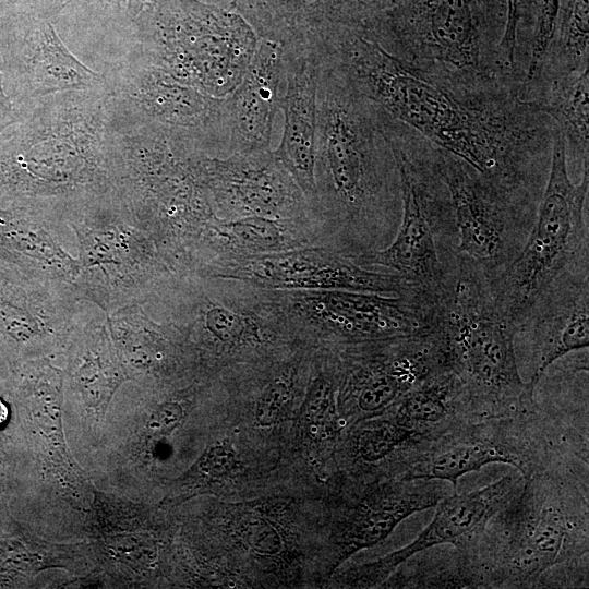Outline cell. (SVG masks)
I'll use <instances>...</instances> for the list:
<instances>
[{
    "label": "cell",
    "instance_id": "obj_1",
    "mask_svg": "<svg viewBox=\"0 0 589 589\" xmlns=\"http://www.w3.org/2000/svg\"><path fill=\"white\" fill-rule=\"evenodd\" d=\"M330 51L354 88L390 117L483 175L541 195L555 124L522 98V85L425 74L388 53L363 28L342 34Z\"/></svg>",
    "mask_w": 589,
    "mask_h": 589
},
{
    "label": "cell",
    "instance_id": "obj_2",
    "mask_svg": "<svg viewBox=\"0 0 589 589\" xmlns=\"http://www.w3.org/2000/svg\"><path fill=\"white\" fill-rule=\"evenodd\" d=\"M314 180L309 214L321 245L353 259L393 240L401 188L380 107L328 57L318 76Z\"/></svg>",
    "mask_w": 589,
    "mask_h": 589
},
{
    "label": "cell",
    "instance_id": "obj_3",
    "mask_svg": "<svg viewBox=\"0 0 589 589\" xmlns=\"http://www.w3.org/2000/svg\"><path fill=\"white\" fill-rule=\"evenodd\" d=\"M588 457L567 455L525 478L468 551L478 588L588 586Z\"/></svg>",
    "mask_w": 589,
    "mask_h": 589
},
{
    "label": "cell",
    "instance_id": "obj_4",
    "mask_svg": "<svg viewBox=\"0 0 589 589\" xmlns=\"http://www.w3.org/2000/svg\"><path fill=\"white\" fill-rule=\"evenodd\" d=\"M109 89L21 103L0 133V184L50 213H76L117 195Z\"/></svg>",
    "mask_w": 589,
    "mask_h": 589
},
{
    "label": "cell",
    "instance_id": "obj_5",
    "mask_svg": "<svg viewBox=\"0 0 589 589\" xmlns=\"http://www.w3.org/2000/svg\"><path fill=\"white\" fill-rule=\"evenodd\" d=\"M436 330L447 364L462 385L468 421L540 407L536 389L520 376L517 328L498 306L489 276L458 253L443 288Z\"/></svg>",
    "mask_w": 589,
    "mask_h": 589
},
{
    "label": "cell",
    "instance_id": "obj_6",
    "mask_svg": "<svg viewBox=\"0 0 589 589\" xmlns=\"http://www.w3.org/2000/svg\"><path fill=\"white\" fill-rule=\"evenodd\" d=\"M506 0H396L364 32L406 65L467 84H524L501 51Z\"/></svg>",
    "mask_w": 589,
    "mask_h": 589
},
{
    "label": "cell",
    "instance_id": "obj_7",
    "mask_svg": "<svg viewBox=\"0 0 589 589\" xmlns=\"http://www.w3.org/2000/svg\"><path fill=\"white\" fill-rule=\"evenodd\" d=\"M127 28L144 60L217 98L240 83L259 43L238 12L201 0H154Z\"/></svg>",
    "mask_w": 589,
    "mask_h": 589
},
{
    "label": "cell",
    "instance_id": "obj_8",
    "mask_svg": "<svg viewBox=\"0 0 589 589\" xmlns=\"http://www.w3.org/2000/svg\"><path fill=\"white\" fill-rule=\"evenodd\" d=\"M380 119L399 172L401 217L385 248L353 259L441 293L457 256V233L449 193L434 161V144L382 108Z\"/></svg>",
    "mask_w": 589,
    "mask_h": 589
},
{
    "label": "cell",
    "instance_id": "obj_9",
    "mask_svg": "<svg viewBox=\"0 0 589 589\" xmlns=\"http://www.w3.org/2000/svg\"><path fill=\"white\" fill-rule=\"evenodd\" d=\"M588 457V434L566 425L541 406L516 416L459 421L409 445L398 456V480H458L490 464L514 467L524 478L554 460Z\"/></svg>",
    "mask_w": 589,
    "mask_h": 589
},
{
    "label": "cell",
    "instance_id": "obj_10",
    "mask_svg": "<svg viewBox=\"0 0 589 589\" xmlns=\"http://www.w3.org/2000/svg\"><path fill=\"white\" fill-rule=\"evenodd\" d=\"M588 192L589 168L577 183L573 181L564 139L555 125L549 173L532 227L516 257L491 281L498 306L518 333L550 285L588 262Z\"/></svg>",
    "mask_w": 589,
    "mask_h": 589
},
{
    "label": "cell",
    "instance_id": "obj_11",
    "mask_svg": "<svg viewBox=\"0 0 589 589\" xmlns=\"http://www.w3.org/2000/svg\"><path fill=\"white\" fill-rule=\"evenodd\" d=\"M263 292L290 337L317 335L341 345L431 333L442 300V293L422 289L394 296L334 289Z\"/></svg>",
    "mask_w": 589,
    "mask_h": 589
},
{
    "label": "cell",
    "instance_id": "obj_12",
    "mask_svg": "<svg viewBox=\"0 0 589 589\" xmlns=\"http://www.w3.org/2000/svg\"><path fill=\"white\" fill-rule=\"evenodd\" d=\"M434 161L453 206L456 253L492 281L521 250L541 196L496 181L436 145Z\"/></svg>",
    "mask_w": 589,
    "mask_h": 589
},
{
    "label": "cell",
    "instance_id": "obj_13",
    "mask_svg": "<svg viewBox=\"0 0 589 589\" xmlns=\"http://www.w3.org/2000/svg\"><path fill=\"white\" fill-rule=\"evenodd\" d=\"M105 76L113 116L185 134L205 154L221 156L223 98L179 81L131 48Z\"/></svg>",
    "mask_w": 589,
    "mask_h": 589
},
{
    "label": "cell",
    "instance_id": "obj_14",
    "mask_svg": "<svg viewBox=\"0 0 589 589\" xmlns=\"http://www.w3.org/2000/svg\"><path fill=\"white\" fill-rule=\"evenodd\" d=\"M203 276L236 279L263 289H334L388 296L418 289L398 274L362 266L325 245L223 261L209 266Z\"/></svg>",
    "mask_w": 589,
    "mask_h": 589
},
{
    "label": "cell",
    "instance_id": "obj_15",
    "mask_svg": "<svg viewBox=\"0 0 589 589\" xmlns=\"http://www.w3.org/2000/svg\"><path fill=\"white\" fill-rule=\"evenodd\" d=\"M191 164L218 218L310 217L301 189L274 151L216 157L194 149Z\"/></svg>",
    "mask_w": 589,
    "mask_h": 589
},
{
    "label": "cell",
    "instance_id": "obj_16",
    "mask_svg": "<svg viewBox=\"0 0 589 589\" xmlns=\"http://www.w3.org/2000/svg\"><path fill=\"white\" fill-rule=\"evenodd\" d=\"M344 393L356 412L386 411L433 373L448 368L438 333L344 344Z\"/></svg>",
    "mask_w": 589,
    "mask_h": 589
},
{
    "label": "cell",
    "instance_id": "obj_17",
    "mask_svg": "<svg viewBox=\"0 0 589 589\" xmlns=\"http://www.w3.org/2000/svg\"><path fill=\"white\" fill-rule=\"evenodd\" d=\"M392 0H235L259 38L278 44L284 52L317 55L321 59L337 36L363 28Z\"/></svg>",
    "mask_w": 589,
    "mask_h": 589
},
{
    "label": "cell",
    "instance_id": "obj_18",
    "mask_svg": "<svg viewBox=\"0 0 589 589\" xmlns=\"http://www.w3.org/2000/svg\"><path fill=\"white\" fill-rule=\"evenodd\" d=\"M525 478L512 471L496 481L466 493H452L437 503L428 526L404 548L358 567L351 574L356 587L381 584L414 554L437 545L468 551L490 518L517 493Z\"/></svg>",
    "mask_w": 589,
    "mask_h": 589
},
{
    "label": "cell",
    "instance_id": "obj_19",
    "mask_svg": "<svg viewBox=\"0 0 589 589\" xmlns=\"http://www.w3.org/2000/svg\"><path fill=\"white\" fill-rule=\"evenodd\" d=\"M8 45V63L21 103L70 91H107L105 74L82 63L63 44L50 17L27 14Z\"/></svg>",
    "mask_w": 589,
    "mask_h": 589
},
{
    "label": "cell",
    "instance_id": "obj_20",
    "mask_svg": "<svg viewBox=\"0 0 589 589\" xmlns=\"http://www.w3.org/2000/svg\"><path fill=\"white\" fill-rule=\"evenodd\" d=\"M588 262L558 276L538 298L518 333L529 337L531 375L527 382L534 389L555 361L588 348Z\"/></svg>",
    "mask_w": 589,
    "mask_h": 589
},
{
    "label": "cell",
    "instance_id": "obj_21",
    "mask_svg": "<svg viewBox=\"0 0 589 589\" xmlns=\"http://www.w3.org/2000/svg\"><path fill=\"white\" fill-rule=\"evenodd\" d=\"M285 83L281 47L259 38L242 80L223 98L221 156L271 149Z\"/></svg>",
    "mask_w": 589,
    "mask_h": 589
},
{
    "label": "cell",
    "instance_id": "obj_22",
    "mask_svg": "<svg viewBox=\"0 0 589 589\" xmlns=\"http://www.w3.org/2000/svg\"><path fill=\"white\" fill-rule=\"evenodd\" d=\"M285 83L280 99L284 131L276 157L301 189L309 208L315 197V140L321 58L284 52Z\"/></svg>",
    "mask_w": 589,
    "mask_h": 589
},
{
    "label": "cell",
    "instance_id": "obj_23",
    "mask_svg": "<svg viewBox=\"0 0 589 589\" xmlns=\"http://www.w3.org/2000/svg\"><path fill=\"white\" fill-rule=\"evenodd\" d=\"M310 245H321V242L309 216H251L237 219L216 216L205 228L199 243L197 275L218 262Z\"/></svg>",
    "mask_w": 589,
    "mask_h": 589
},
{
    "label": "cell",
    "instance_id": "obj_24",
    "mask_svg": "<svg viewBox=\"0 0 589 589\" xmlns=\"http://www.w3.org/2000/svg\"><path fill=\"white\" fill-rule=\"evenodd\" d=\"M522 98L550 117L561 131L566 158L589 168V69L531 85H522Z\"/></svg>",
    "mask_w": 589,
    "mask_h": 589
},
{
    "label": "cell",
    "instance_id": "obj_25",
    "mask_svg": "<svg viewBox=\"0 0 589 589\" xmlns=\"http://www.w3.org/2000/svg\"><path fill=\"white\" fill-rule=\"evenodd\" d=\"M589 0H560L552 35L536 74L524 85L589 69Z\"/></svg>",
    "mask_w": 589,
    "mask_h": 589
},
{
    "label": "cell",
    "instance_id": "obj_26",
    "mask_svg": "<svg viewBox=\"0 0 589 589\" xmlns=\"http://www.w3.org/2000/svg\"><path fill=\"white\" fill-rule=\"evenodd\" d=\"M411 576L401 587L410 588H478L474 570L468 555L449 545L446 551L428 550L417 554Z\"/></svg>",
    "mask_w": 589,
    "mask_h": 589
},
{
    "label": "cell",
    "instance_id": "obj_27",
    "mask_svg": "<svg viewBox=\"0 0 589 589\" xmlns=\"http://www.w3.org/2000/svg\"><path fill=\"white\" fill-rule=\"evenodd\" d=\"M389 412L383 418L362 422L353 433L354 456L364 464L382 462L423 438Z\"/></svg>",
    "mask_w": 589,
    "mask_h": 589
},
{
    "label": "cell",
    "instance_id": "obj_28",
    "mask_svg": "<svg viewBox=\"0 0 589 589\" xmlns=\"http://www.w3.org/2000/svg\"><path fill=\"white\" fill-rule=\"evenodd\" d=\"M540 0H506V24L501 51L514 75L524 82L529 65Z\"/></svg>",
    "mask_w": 589,
    "mask_h": 589
},
{
    "label": "cell",
    "instance_id": "obj_29",
    "mask_svg": "<svg viewBox=\"0 0 589 589\" xmlns=\"http://www.w3.org/2000/svg\"><path fill=\"white\" fill-rule=\"evenodd\" d=\"M298 370L289 365L276 373L261 390L255 404V421L261 426L278 423L294 398Z\"/></svg>",
    "mask_w": 589,
    "mask_h": 589
},
{
    "label": "cell",
    "instance_id": "obj_30",
    "mask_svg": "<svg viewBox=\"0 0 589 589\" xmlns=\"http://www.w3.org/2000/svg\"><path fill=\"white\" fill-rule=\"evenodd\" d=\"M335 380L332 373L318 372L306 390L301 409L303 424L311 431L330 428L336 417Z\"/></svg>",
    "mask_w": 589,
    "mask_h": 589
},
{
    "label": "cell",
    "instance_id": "obj_31",
    "mask_svg": "<svg viewBox=\"0 0 589 589\" xmlns=\"http://www.w3.org/2000/svg\"><path fill=\"white\" fill-rule=\"evenodd\" d=\"M239 533L251 550L262 555H275L284 545L277 528L262 517L242 520Z\"/></svg>",
    "mask_w": 589,
    "mask_h": 589
},
{
    "label": "cell",
    "instance_id": "obj_32",
    "mask_svg": "<svg viewBox=\"0 0 589 589\" xmlns=\"http://www.w3.org/2000/svg\"><path fill=\"white\" fill-rule=\"evenodd\" d=\"M560 0H540L533 28L529 69L539 67L550 41Z\"/></svg>",
    "mask_w": 589,
    "mask_h": 589
},
{
    "label": "cell",
    "instance_id": "obj_33",
    "mask_svg": "<svg viewBox=\"0 0 589 589\" xmlns=\"http://www.w3.org/2000/svg\"><path fill=\"white\" fill-rule=\"evenodd\" d=\"M236 466V453L232 446L225 442L211 446L199 461L200 469L214 478L229 474Z\"/></svg>",
    "mask_w": 589,
    "mask_h": 589
},
{
    "label": "cell",
    "instance_id": "obj_34",
    "mask_svg": "<svg viewBox=\"0 0 589 589\" xmlns=\"http://www.w3.org/2000/svg\"><path fill=\"white\" fill-rule=\"evenodd\" d=\"M182 417L181 406L176 401H168L156 409L147 428L154 434H168L179 424Z\"/></svg>",
    "mask_w": 589,
    "mask_h": 589
},
{
    "label": "cell",
    "instance_id": "obj_35",
    "mask_svg": "<svg viewBox=\"0 0 589 589\" xmlns=\"http://www.w3.org/2000/svg\"><path fill=\"white\" fill-rule=\"evenodd\" d=\"M154 0H97L115 19H121L128 23L132 22L145 8Z\"/></svg>",
    "mask_w": 589,
    "mask_h": 589
},
{
    "label": "cell",
    "instance_id": "obj_36",
    "mask_svg": "<svg viewBox=\"0 0 589 589\" xmlns=\"http://www.w3.org/2000/svg\"><path fill=\"white\" fill-rule=\"evenodd\" d=\"M19 113L20 108L15 107L4 93L0 71V133L17 119Z\"/></svg>",
    "mask_w": 589,
    "mask_h": 589
},
{
    "label": "cell",
    "instance_id": "obj_37",
    "mask_svg": "<svg viewBox=\"0 0 589 589\" xmlns=\"http://www.w3.org/2000/svg\"><path fill=\"white\" fill-rule=\"evenodd\" d=\"M43 13L48 17L56 16L59 12H61L68 4L77 1V0H38ZM85 2H94L96 3L97 0H81Z\"/></svg>",
    "mask_w": 589,
    "mask_h": 589
},
{
    "label": "cell",
    "instance_id": "obj_38",
    "mask_svg": "<svg viewBox=\"0 0 589 589\" xmlns=\"http://www.w3.org/2000/svg\"><path fill=\"white\" fill-rule=\"evenodd\" d=\"M201 1L231 10L232 3L235 0H201Z\"/></svg>",
    "mask_w": 589,
    "mask_h": 589
},
{
    "label": "cell",
    "instance_id": "obj_39",
    "mask_svg": "<svg viewBox=\"0 0 589 589\" xmlns=\"http://www.w3.org/2000/svg\"><path fill=\"white\" fill-rule=\"evenodd\" d=\"M9 410L7 405L0 399V426L7 421Z\"/></svg>",
    "mask_w": 589,
    "mask_h": 589
},
{
    "label": "cell",
    "instance_id": "obj_40",
    "mask_svg": "<svg viewBox=\"0 0 589 589\" xmlns=\"http://www.w3.org/2000/svg\"><path fill=\"white\" fill-rule=\"evenodd\" d=\"M392 1H393V3H394L396 0H392Z\"/></svg>",
    "mask_w": 589,
    "mask_h": 589
}]
</instances>
